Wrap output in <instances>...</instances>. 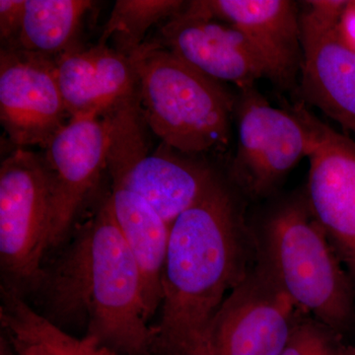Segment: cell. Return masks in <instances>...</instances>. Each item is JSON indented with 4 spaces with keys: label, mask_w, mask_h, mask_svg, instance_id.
I'll list each match as a JSON object with an SVG mask.
<instances>
[{
    "label": "cell",
    "mask_w": 355,
    "mask_h": 355,
    "mask_svg": "<svg viewBox=\"0 0 355 355\" xmlns=\"http://www.w3.org/2000/svg\"><path fill=\"white\" fill-rule=\"evenodd\" d=\"M250 236L220 180L173 222L153 352L183 355L211 327L250 268Z\"/></svg>",
    "instance_id": "cell-1"
},
{
    "label": "cell",
    "mask_w": 355,
    "mask_h": 355,
    "mask_svg": "<svg viewBox=\"0 0 355 355\" xmlns=\"http://www.w3.org/2000/svg\"><path fill=\"white\" fill-rule=\"evenodd\" d=\"M58 309L83 314L88 336L120 355H150L144 282L108 200L88 222L51 279Z\"/></svg>",
    "instance_id": "cell-2"
},
{
    "label": "cell",
    "mask_w": 355,
    "mask_h": 355,
    "mask_svg": "<svg viewBox=\"0 0 355 355\" xmlns=\"http://www.w3.org/2000/svg\"><path fill=\"white\" fill-rule=\"evenodd\" d=\"M132 58L140 114L163 144L188 156L227 148L237 96L160 44Z\"/></svg>",
    "instance_id": "cell-3"
},
{
    "label": "cell",
    "mask_w": 355,
    "mask_h": 355,
    "mask_svg": "<svg viewBox=\"0 0 355 355\" xmlns=\"http://www.w3.org/2000/svg\"><path fill=\"white\" fill-rule=\"evenodd\" d=\"M261 261L301 310L343 336L355 322L354 286L307 200L268 217Z\"/></svg>",
    "instance_id": "cell-4"
},
{
    "label": "cell",
    "mask_w": 355,
    "mask_h": 355,
    "mask_svg": "<svg viewBox=\"0 0 355 355\" xmlns=\"http://www.w3.org/2000/svg\"><path fill=\"white\" fill-rule=\"evenodd\" d=\"M111 135L107 169L112 188L146 200L170 225L207 195L218 181L202 162L167 147L149 151L137 93L108 113Z\"/></svg>",
    "instance_id": "cell-5"
},
{
    "label": "cell",
    "mask_w": 355,
    "mask_h": 355,
    "mask_svg": "<svg viewBox=\"0 0 355 355\" xmlns=\"http://www.w3.org/2000/svg\"><path fill=\"white\" fill-rule=\"evenodd\" d=\"M51 221L50 180L43 157L16 148L0 167V263L12 282L33 284L43 277Z\"/></svg>",
    "instance_id": "cell-6"
},
{
    "label": "cell",
    "mask_w": 355,
    "mask_h": 355,
    "mask_svg": "<svg viewBox=\"0 0 355 355\" xmlns=\"http://www.w3.org/2000/svg\"><path fill=\"white\" fill-rule=\"evenodd\" d=\"M238 88V144L231 175L248 193L263 197L308 155L309 132L291 109L272 107L254 84Z\"/></svg>",
    "instance_id": "cell-7"
},
{
    "label": "cell",
    "mask_w": 355,
    "mask_h": 355,
    "mask_svg": "<svg viewBox=\"0 0 355 355\" xmlns=\"http://www.w3.org/2000/svg\"><path fill=\"white\" fill-rule=\"evenodd\" d=\"M291 109L310 135L308 205L355 288V139L320 121L303 103Z\"/></svg>",
    "instance_id": "cell-8"
},
{
    "label": "cell",
    "mask_w": 355,
    "mask_h": 355,
    "mask_svg": "<svg viewBox=\"0 0 355 355\" xmlns=\"http://www.w3.org/2000/svg\"><path fill=\"white\" fill-rule=\"evenodd\" d=\"M302 313L260 261L212 322L216 355H280Z\"/></svg>",
    "instance_id": "cell-9"
},
{
    "label": "cell",
    "mask_w": 355,
    "mask_h": 355,
    "mask_svg": "<svg viewBox=\"0 0 355 355\" xmlns=\"http://www.w3.org/2000/svg\"><path fill=\"white\" fill-rule=\"evenodd\" d=\"M347 1L314 0L301 14L303 100L355 137V53L336 26Z\"/></svg>",
    "instance_id": "cell-10"
},
{
    "label": "cell",
    "mask_w": 355,
    "mask_h": 355,
    "mask_svg": "<svg viewBox=\"0 0 355 355\" xmlns=\"http://www.w3.org/2000/svg\"><path fill=\"white\" fill-rule=\"evenodd\" d=\"M0 120L17 148L44 147L69 123L55 58L1 49Z\"/></svg>",
    "instance_id": "cell-11"
},
{
    "label": "cell",
    "mask_w": 355,
    "mask_h": 355,
    "mask_svg": "<svg viewBox=\"0 0 355 355\" xmlns=\"http://www.w3.org/2000/svg\"><path fill=\"white\" fill-rule=\"evenodd\" d=\"M108 114L71 118L43 147L51 200L50 247L64 239L79 207L107 168Z\"/></svg>",
    "instance_id": "cell-12"
},
{
    "label": "cell",
    "mask_w": 355,
    "mask_h": 355,
    "mask_svg": "<svg viewBox=\"0 0 355 355\" xmlns=\"http://www.w3.org/2000/svg\"><path fill=\"white\" fill-rule=\"evenodd\" d=\"M163 46L187 64L217 81L238 87L261 78L277 83L275 72L249 39L226 23H218L191 1L161 28Z\"/></svg>",
    "instance_id": "cell-13"
},
{
    "label": "cell",
    "mask_w": 355,
    "mask_h": 355,
    "mask_svg": "<svg viewBox=\"0 0 355 355\" xmlns=\"http://www.w3.org/2000/svg\"><path fill=\"white\" fill-rule=\"evenodd\" d=\"M203 12L242 32L275 72L277 85L291 87L302 62L301 15L289 0H202Z\"/></svg>",
    "instance_id": "cell-14"
},
{
    "label": "cell",
    "mask_w": 355,
    "mask_h": 355,
    "mask_svg": "<svg viewBox=\"0 0 355 355\" xmlns=\"http://www.w3.org/2000/svg\"><path fill=\"white\" fill-rule=\"evenodd\" d=\"M58 87L70 119L104 116L137 93L135 58L108 44L65 51L55 60Z\"/></svg>",
    "instance_id": "cell-15"
},
{
    "label": "cell",
    "mask_w": 355,
    "mask_h": 355,
    "mask_svg": "<svg viewBox=\"0 0 355 355\" xmlns=\"http://www.w3.org/2000/svg\"><path fill=\"white\" fill-rule=\"evenodd\" d=\"M107 200L141 272L144 300L150 318L162 300V277L171 225L146 200L132 191L112 188Z\"/></svg>",
    "instance_id": "cell-16"
},
{
    "label": "cell",
    "mask_w": 355,
    "mask_h": 355,
    "mask_svg": "<svg viewBox=\"0 0 355 355\" xmlns=\"http://www.w3.org/2000/svg\"><path fill=\"white\" fill-rule=\"evenodd\" d=\"M89 0H26L22 29L15 50L57 58L76 48Z\"/></svg>",
    "instance_id": "cell-17"
},
{
    "label": "cell",
    "mask_w": 355,
    "mask_h": 355,
    "mask_svg": "<svg viewBox=\"0 0 355 355\" xmlns=\"http://www.w3.org/2000/svg\"><path fill=\"white\" fill-rule=\"evenodd\" d=\"M3 300L1 321L8 333L36 340L53 355H120L91 336L69 335L35 312L12 291L4 293Z\"/></svg>",
    "instance_id": "cell-18"
},
{
    "label": "cell",
    "mask_w": 355,
    "mask_h": 355,
    "mask_svg": "<svg viewBox=\"0 0 355 355\" xmlns=\"http://www.w3.org/2000/svg\"><path fill=\"white\" fill-rule=\"evenodd\" d=\"M184 7V2L178 0H118L98 44H108L112 40L114 50L132 58L153 25L170 19Z\"/></svg>",
    "instance_id": "cell-19"
},
{
    "label": "cell",
    "mask_w": 355,
    "mask_h": 355,
    "mask_svg": "<svg viewBox=\"0 0 355 355\" xmlns=\"http://www.w3.org/2000/svg\"><path fill=\"white\" fill-rule=\"evenodd\" d=\"M340 336H343L330 327L304 312L294 326L280 355H321Z\"/></svg>",
    "instance_id": "cell-20"
},
{
    "label": "cell",
    "mask_w": 355,
    "mask_h": 355,
    "mask_svg": "<svg viewBox=\"0 0 355 355\" xmlns=\"http://www.w3.org/2000/svg\"><path fill=\"white\" fill-rule=\"evenodd\" d=\"M26 0L0 1V40L2 50H15L22 29Z\"/></svg>",
    "instance_id": "cell-21"
},
{
    "label": "cell",
    "mask_w": 355,
    "mask_h": 355,
    "mask_svg": "<svg viewBox=\"0 0 355 355\" xmlns=\"http://www.w3.org/2000/svg\"><path fill=\"white\" fill-rule=\"evenodd\" d=\"M336 30L343 43L355 53V0L347 2Z\"/></svg>",
    "instance_id": "cell-22"
},
{
    "label": "cell",
    "mask_w": 355,
    "mask_h": 355,
    "mask_svg": "<svg viewBox=\"0 0 355 355\" xmlns=\"http://www.w3.org/2000/svg\"><path fill=\"white\" fill-rule=\"evenodd\" d=\"M11 343L17 355H53L41 343L13 334H9Z\"/></svg>",
    "instance_id": "cell-23"
},
{
    "label": "cell",
    "mask_w": 355,
    "mask_h": 355,
    "mask_svg": "<svg viewBox=\"0 0 355 355\" xmlns=\"http://www.w3.org/2000/svg\"><path fill=\"white\" fill-rule=\"evenodd\" d=\"M183 355H216L214 347V336H212L211 327L193 345L187 350Z\"/></svg>",
    "instance_id": "cell-24"
}]
</instances>
